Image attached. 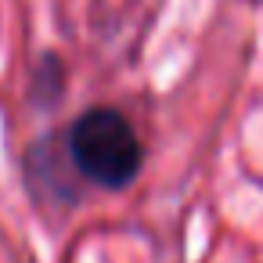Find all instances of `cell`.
<instances>
[{
  "mask_svg": "<svg viewBox=\"0 0 263 263\" xmlns=\"http://www.w3.org/2000/svg\"><path fill=\"white\" fill-rule=\"evenodd\" d=\"M69 159L98 187L119 191L141 173L144 148L123 112L90 108L69 126Z\"/></svg>",
  "mask_w": 263,
  "mask_h": 263,
  "instance_id": "1",
  "label": "cell"
}]
</instances>
